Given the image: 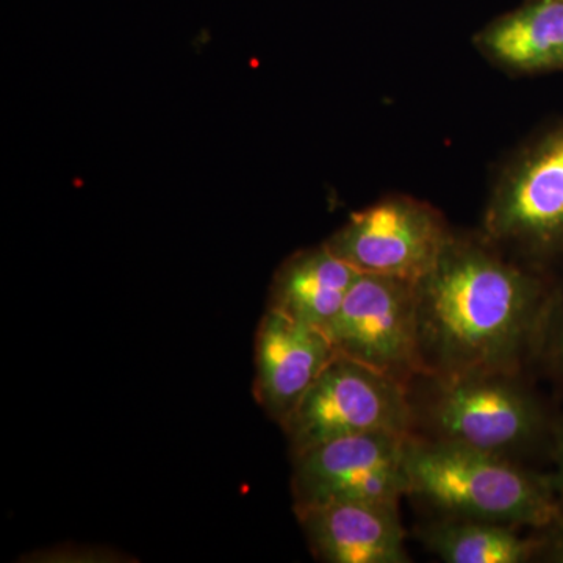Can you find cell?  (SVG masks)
I'll return each mask as SVG.
<instances>
[{"mask_svg":"<svg viewBox=\"0 0 563 563\" xmlns=\"http://www.w3.org/2000/svg\"><path fill=\"white\" fill-rule=\"evenodd\" d=\"M324 332L336 354L406 385L421 373L417 282L358 274Z\"/></svg>","mask_w":563,"mask_h":563,"instance_id":"obj_7","label":"cell"},{"mask_svg":"<svg viewBox=\"0 0 563 563\" xmlns=\"http://www.w3.org/2000/svg\"><path fill=\"white\" fill-rule=\"evenodd\" d=\"M550 457L553 461L551 479L559 496L563 498V412L555 415L553 437H551Z\"/></svg>","mask_w":563,"mask_h":563,"instance_id":"obj_16","label":"cell"},{"mask_svg":"<svg viewBox=\"0 0 563 563\" xmlns=\"http://www.w3.org/2000/svg\"><path fill=\"white\" fill-rule=\"evenodd\" d=\"M539 537L540 550L537 562L563 563V498L561 509L553 523L536 531Z\"/></svg>","mask_w":563,"mask_h":563,"instance_id":"obj_15","label":"cell"},{"mask_svg":"<svg viewBox=\"0 0 563 563\" xmlns=\"http://www.w3.org/2000/svg\"><path fill=\"white\" fill-rule=\"evenodd\" d=\"M409 433L525 463L548 451L555 415L528 373H418L406 384Z\"/></svg>","mask_w":563,"mask_h":563,"instance_id":"obj_2","label":"cell"},{"mask_svg":"<svg viewBox=\"0 0 563 563\" xmlns=\"http://www.w3.org/2000/svg\"><path fill=\"white\" fill-rule=\"evenodd\" d=\"M335 357L322 329L266 307L255 333V402L280 426Z\"/></svg>","mask_w":563,"mask_h":563,"instance_id":"obj_9","label":"cell"},{"mask_svg":"<svg viewBox=\"0 0 563 563\" xmlns=\"http://www.w3.org/2000/svg\"><path fill=\"white\" fill-rule=\"evenodd\" d=\"M481 231L529 265L563 262V121L533 133L503 163Z\"/></svg>","mask_w":563,"mask_h":563,"instance_id":"obj_4","label":"cell"},{"mask_svg":"<svg viewBox=\"0 0 563 563\" xmlns=\"http://www.w3.org/2000/svg\"><path fill=\"white\" fill-rule=\"evenodd\" d=\"M322 563H409L399 503H335L295 510Z\"/></svg>","mask_w":563,"mask_h":563,"instance_id":"obj_10","label":"cell"},{"mask_svg":"<svg viewBox=\"0 0 563 563\" xmlns=\"http://www.w3.org/2000/svg\"><path fill=\"white\" fill-rule=\"evenodd\" d=\"M555 274L454 231L417 282L421 373H528Z\"/></svg>","mask_w":563,"mask_h":563,"instance_id":"obj_1","label":"cell"},{"mask_svg":"<svg viewBox=\"0 0 563 563\" xmlns=\"http://www.w3.org/2000/svg\"><path fill=\"white\" fill-rule=\"evenodd\" d=\"M540 369L563 390V276L555 277L553 292L544 310L532 369Z\"/></svg>","mask_w":563,"mask_h":563,"instance_id":"obj_14","label":"cell"},{"mask_svg":"<svg viewBox=\"0 0 563 563\" xmlns=\"http://www.w3.org/2000/svg\"><path fill=\"white\" fill-rule=\"evenodd\" d=\"M358 274L325 243L295 252L274 274L268 307L325 331Z\"/></svg>","mask_w":563,"mask_h":563,"instance_id":"obj_12","label":"cell"},{"mask_svg":"<svg viewBox=\"0 0 563 563\" xmlns=\"http://www.w3.org/2000/svg\"><path fill=\"white\" fill-rule=\"evenodd\" d=\"M407 496L435 517L474 518L539 531L561 509L550 472L459 446L406 437Z\"/></svg>","mask_w":563,"mask_h":563,"instance_id":"obj_3","label":"cell"},{"mask_svg":"<svg viewBox=\"0 0 563 563\" xmlns=\"http://www.w3.org/2000/svg\"><path fill=\"white\" fill-rule=\"evenodd\" d=\"M453 232L432 203L388 195L352 213L324 243L355 272L418 282L435 266Z\"/></svg>","mask_w":563,"mask_h":563,"instance_id":"obj_6","label":"cell"},{"mask_svg":"<svg viewBox=\"0 0 563 563\" xmlns=\"http://www.w3.org/2000/svg\"><path fill=\"white\" fill-rule=\"evenodd\" d=\"M406 385L336 354L282 421L290 455L363 433H409Z\"/></svg>","mask_w":563,"mask_h":563,"instance_id":"obj_5","label":"cell"},{"mask_svg":"<svg viewBox=\"0 0 563 563\" xmlns=\"http://www.w3.org/2000/svg\"><path fill=\"white\" fill-rule=\"evenodd\" d=\"M407 433L332 440L291 455L292 510L335 503H399L409 493Z\"/></svg>","mask_w":563,"mask_h":563,"instance_id":"obj_8","label":"cell"},{"mask_svg":"<svg viewBox=\"0 0 563 563\" xmlns=\"http://www.w3.org/2000/svg\"><path fill=\"white\" fill-rule=\"evenodd\" d=\"M474 518L433 517L418 539L444 563H528L539 559L536 531Z\"/></svg>","mask_w":563,"mask_h":563,"instance_id":"obj_13","label":"cell"},{"mask_svg":"<svg viewBox=\"0 0 563 563\" xmlns=\"http://www.w3.org/2000/svg\"><path fill=\"white\" fill-rule=\"evenodd\" d=\"M473 46L510 77L563 70V0H523L474 33Z\"/></svg>","mask_w":563,"mask_h":563,"instance_id":"obj_11","label":"cell"}]
</instances>
